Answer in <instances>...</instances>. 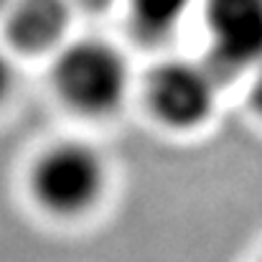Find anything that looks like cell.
<instances>
[{
	"label": "cell",
	"mask_w": 262,
	"mask_h": 262,
	"mask_svg": "<svg viewBox=\"0 0 262 262\" xmlns=\"http://www.w3.org/2000/svg\"><path fill=\"white\" fill-rule=\"evenodd\" d=\"M127 84V61L107 41H74L54 64V87L59 97L72 110L89 117L112 115L122 104Z\"/></svg>",
	"instance_id": "6da1fadb"
},
{
	"label": "cell",
	"mask_w": 262,
	"mask_h": 262,
	"mask_svg": "<svg viewBox=\"0 0 262 262\" xmlns=\"http://www.w3.org/2000/svg\"><path fill=\"white\" fill-rule=\"evenodd\" d=\"M107 183L104 158L79 140L46 148L31 168V193L54 216H82L102 199Z\"/></svg>",
	"instance_id": "7a4b0ae2"
},
{
	"label": "cell",
	"mask_w": 262,
	"mask_h": 262,
	"mask_svg": "<svg viewBox=\"0 0 262 262\" xmlns=\"http://www.w3.org/2000/svg\"><path fill=\"white\" fill-rule=\"evenodd\" d=\"M219 92V74L214 67L171 59L153 69L148 79V104L153 115L171 130L201 127L214 107Z\"/></svg>",
	"instance_id": "3957f363"
},
{
	"label": "cell",
	"mask_w": 262,
	"mask_h": 262,
	"mask_svg": "<svg viewBox=\"0 0 262 262\" xmlns=\"http://www.w3.org/2000/svg\"><path fill=\"white\" fill-rule=\"evenodd\" d=\"M216 74L252 72L262 64V0H204Z\"/></svg>",
	"instance_id": "277c9868"
},
{
	"label": "cell",
	"mask_w": 262,
	"mask_h": 262,
	"mask_svg": "<svg viewBox=\"0 0 262 262\" xmlns=\"http://www.w3.org/2000/svg\"><path fill=\"white\" fill-rule=\"evenodd\" d=\"M127 3L135 31L156 41L173 33L193 0H127Z\"/></svg>",
	"instance_id": "5b68a950"
},
{
	"label": "cell",
	"mask_w": 262,
	"mask_h": 262,
	"mask_svg": "<svg viewBox=\"0 0 262 262\" xmlns=\"http://www.w3.org/2000/svg\"><path fill=\"white\" fill-rule=\"evenodd\" d=\"M13 82H15V72H13V64L10 59L0 51V104L8 99V94L13 92Z\"/></svg>",
	"instance_id": "8992f818"
},
{
	"label": "cell",
	"mask_w": 262,
	"mask_h": 262,
	"mask_svg": "<svg viewBox=\"0 0 262 262\" xmlns=\"http://www.w3.org/2000/svg\"><path fill=\"white\" fill-rule=\"evenodd\" d=\"M250 104L262 117V64L252 69V84H250Z\"/></svg>",
	"instance_id": "52a82bcc"
},
{
	"label": "cell",
	"mask_w": 262,
	"mask_h": 262,
	"mask_svg": "<svg viewBox=\"0 0 262 262\" xmlns=\"http://www.w3.org/2000/svg\"><path fill=\"white\" fill-rule=\"evenodd\" d=\"M260 262H262V260H260Z\"/></svg>",
	"instance_id": "ba28073f"
}]
</instances>
